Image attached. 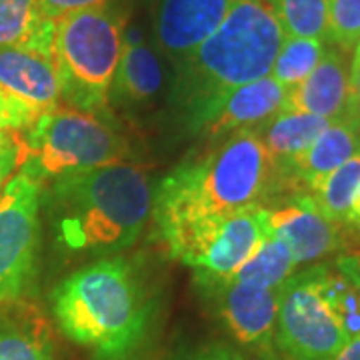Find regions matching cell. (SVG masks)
<instances>
[{"label":"cell","mask_w":360,"mask_h":360,"mask_svg":"<svg viewBox=\"0 0 360 360\" xmlns=\"http://www.w3.org/2000/svg\"><path fill=\"white\" fill-rule=\"evenodd\" d=\"M348 222H352L354 226L360 229V184L356 193L352 196V205H350V214H348Z\"/></svg>","instance_id":"cell-34"},{"label":"cell","mask_w":360,"mask_h":360,"mask_svg":"<svg viewBox=\"0 0 360 360\" xmlns=\"http://www.w3.org/2000/svg\"><path fill=\"white\" fill-rule=\"evenodd\" d=\"M176 360H260L246 354L238 348L222 345V342H212L205 347H196L193 350H186L176 356Z\"/></svg>","instance_id":"cell-30"},{"label":"cell","mask_w":360,"mask_h":360,"mask_svg":"<svg viewBox=\"0 0 360 360\" xmlns=\"http://www.w3.org/2000/svg\"><path fill=\"white\" fill-rule=\"evenodd\" d=\"M153 194L142 168L116 162L54 180L46 200L65 248L115 252L141 236Z\"/></svg>","instance_id":"cell-3"},{"label":"cell","mask_w":360,"mask_h":360,"mask_svg":"<svg viewBox=\"0 0 360 360\" xmlns=\"http://www.w3.org/2000/svg\"><path fill=\"white\" fill-rule=\"evenodd\" d=\"M262 222L290 248L296 266L333 252L340 245L336 222L316 208L310 196H298L278 208H260Z\"/></svg>","instance_id":"cell-12"},{"label":"cell","mask_w":360,"mask_h":360,"mask_svg":"<svg viewBox=\"0 0 360 360\" xmlns=\"http://www.w3.org/2000/svg\"><path fill=\"white\" fill-rule=\"evenodd\" d=\"M54 345L49 321L28 300L0 307V360H52Z\"/></svg>","instance_id":"cell-17"},{"label":"cell","mask_w":360,"mask_h":360,"mask_svg":"<svg viewBox=\"0 0 360 360\" xmlns=\"http://www.w3.org/2000/svg\"><path fill=\"white\" fill-rule=\"evenodd\" d=\"M0 89L37 115L60 103V82L51 54L20 46H0Z\"/></svg>","instance_id":"cell-14"},{"label":"cell","mask_w":360,"mask_h":360,"mask_svg":"<svg viewBox=\"0 0 360 360\" xmlns=\"http://www.w3.org/2000/svg\"><path fill=\"white\" fill-rule=\"evenodd\" d=\"M333 360H360V335L348 338Z\"/></svg>","instance_id":"cell-33"},{"label":"cell","mask_w":360,"mask_h":360,"mask_svg":"<svg viewBox=\"0 0 360 360\" xmlns=\"http://www.w3.org/2000/svg\"><path fill=\"white\" fill-rule=\"evenodd\" d=\"M108 0H39L40 13L44 18L56 22L58 18L68 16V14L82 13L90 8H101L106 6Z\"/></svg>","instance_id":"cell-28"},{"label":"cell","mask_w":360,"mask_h":360,"mask_svg":"<svg viewBox=\"0 0 360 360\" xmlns=\"http://www.w3.org/2000/svg\"><path fill=\"white\" fill-rule=\"evenodd\" d=\"M347 112L360 118V42L354 46V58L348 70V106Z\"/></svg>","instance_id":"cell-31"},{"label":"cell","mask_w":360,"mask_h":360,"mask_svg":"<svg viewBox=\"0 0 360 360\" xmlns=\"http://www.w3.org/2000/svg\"><path fill=\"white\" fill-rule=\"evenodd\" d=\"M348 66L338 46L326 49L321 63L300 84L288 89L281 110L335 120L347 112Z\"/></svg>","instance_id":"cell-15"},{"label":"cell","mask_w":360,"mask_h":360,"mask_svg":"<svg viewBox=\"0 0 360 360\" xmlns=\"http://www.w3.org/2000/svg\"><path fill=\"white\" fill-rule=\"evenodd\" d=\"M52 314L60 333L98 360H127L148 326V300L124 258H103L54 288Z\"/></svg>","instance_id":"cell-4"},{"label":"cell","mask_w":360,"mask_h":360,"mask_svg":"<svg viewBox=\"0 0 360 360\" xmlns=\"http://www.w3.org/2000/svg\"><path fill=\"white\" fill-rule=\"evenodd\" d=\"M336 269L354 286V290L360 295V248L347 252L336 260Z\"/></svg>","instance_id":"cell-32"},{"label":"cell","mask_w":360,"mask_h":360,"mask_svg":"<svg viewBox=\"0 0 360 360\" xmlns=\"http://www.w3.org/2000/svg\"><path fill=\"white\" fill-rule=\"evenodd\" d=\"M328 124L330 120L322 116L278 110L255 130L264 144L276 172L283 174L292 158L304 153Z\"/></svg>","instance_id":"cell-19"},{"label":"cell","mask_w":360,"mask_h":360,"mask_svg":"<svg viewBox=\"0 0 360 360\" xmlns=\"http://www.w3.org/2000/svg\"><path fill=\"white\" fill-rule=\"evenodd\" d=\"M324 286L328 300L342 322L348 338L360 335V295L354 290V286L338 270L328 269L324 276Z\"/></svg>","instance_id":"cell-25"},{"label":"cell","mask_w":360,"mask_h":360,"mask_svg":"<svg viewBox=\"0 0 360 360\" xmlns=\"http://www.w3.org/2000/svg\"><path fill=\"white\" fill-rule=\"evenodd\" d=\"M124 28V16L108 4L54 22L52 60L60 98L75 110L108 115V94L122 54Z\"/></svg>","instance_id":"cell-5"},{"label":"cell","mask_w":360,"mask_h":360,"mask_svg":"<svg viewBox=\"0 0 360 360\" xmlns=\"http://www.w3.org/2000/svg\"><path fill=\"white\" fill-rule=\"evenodd\" d=\"M328 40L348 51L360 42V0H328Z\"/></svg>","instance_id":"cell-26"},{"label":"cell","mask_w":360,"mask_h":360,"mask_svg":"<svg viewBox=\"0 0 360 360\" xmlns=\"http://www.w3.org/2000/svg\"><path fill=\"white\" fill-rule=\"evenodd\" d=\"M264 226V222H262ZM296 262L290 248L281 236L264 226L262 238L245 264L231 276V281L257 284L264 288H278L295 274Z\"/></svg>","instance_id":"cell-21"},{"label":"cell","mask_w":360,"mask_h":360,"mask_svg":"<svg viewBox=\"0 0 360 360\" xmlns=\"http://www.w3.org/2000/svg\"><path fill=\"white\" fill-rule=\"evenodd\" d=\"M214 302L220 321L243 347L262 360L276 359V309L278 288H264L238 281H220L200 286Z\"/></svg>","instance_id":"cell-10"},{"label":"cell","mask_w":360,"mask_h":360,"mask_svg":"<svg viewBox=\"0 0 360 360\" xmlns=\"http://www.w3.org/2000/svg\"><path fill=\"white\" fill-rule=\"evenodd\" d=\"M260 208L180 222L158 234L170 257L194 270L198 286L229 281L262 238Z\"/></svg>","instance_id":"cell-7"},{"label":"cell","mask_w":360,"mask_h":360,"mask_svg":"<svg viewBox=\"0 0 360 360\" xmlns=\"http://www.w3.org/2000/svg\"><path fill=\"white\" fill-rule=\"evenodd\" d=\"M165 72L160 58L144 42H122V54L116 66L108 104L132 106L155 98L162 89Z\"/></svg>","instance_id":"cell-18"},{"label":"cell","mask_w":360,"mask_h":360,"mask_svg":"<svg viewBox=\"0 0 360 360\" xmlns=\"http://www.w3.org/2000/svg\"><path fill=\"white\" fill-rule=\"evenodd\" d=\"M39 115L30 110L25 103L13 98L0 89V132L4 130H26Z\"/></svg>","instance_id":"cell-27"},{"label":"cell","mask_w":360,"mask_h":360,"mask_svg":"<svg viewBox=\"0 0 360 360\" xmlns=\"http://www.w3.org/2000/svg\"><path fill=\"white\" fill-rule=\"evenodd\" d=\"M324 52V40L284 37L283 46L270 68V77L278 80L286 90L292 89L316 68Z\"/></svg>","instance_id":"cell-23"},{"label":"cell","mask_w":360,"mask_h":360,"mask_svg":"<svg viewBox=\"0 0 360 360\" xmlns=\"http://www.w3.org/2000/svg\"><path fill=\"white\" fill-rule=\"evenodd\" d=\"M286 92L274 78L264 77L224 92L214 103L186 120L194 134L208 139H224L243 129H257L283 108Z\"/></svg>","instance_id":"cell-11"},{"label":"cell","mask_w":360,"mask_h":360,"mask_svg":"<svg viewBox=\"0 0 360 360\" xmlns=\"http://www.w3.org/2000/svg\"><path fill=\"white\" fill-rule=\"evenodd\" d=\"M232 0H158L155 13V32L160 49L179 65L210 37Z\"/></svg>","instance_id":"cell-13"},{"label":"cell","mask_w":360,"mask_h":360,"mask_svg":"<svg viewBox=\"0 0 360 360\" xmlns=\"http://www.w3.org/2000/svg\"><path fill=\"white\" fill-rule=\"evenodd\" d=\"M284 37L276 0H232L217 30L176 65L172 103L184 122L224 92L269 77Z\"/></svg>","instance_id":"cell-2"},{"label":"cell","mask_w":360,"mask_h":360,"mask_svg":"<svg viewBox=\"0 0 360 360\" xmlns=\"http://www.w3.org/2000/svg\"><path fill=\"white\" fill-rule=\"evenodd\" d=\"M274 176L278 172L257 130H236L205 156L182 162L158 182L153 194L156 231L260 208Z\"/></svg>","instance_id":"cell-1"},{"label":"cell","mask_w":360,"mask_h":360,"mask_svg":"<svg viewBox=\"0 0 360 360\" xmlns=\"http://www.w3.org/2000/svg\"><path fill=\"white\" fill-rule=\"evenodd\" d=\"M324 276L326 266H316L292 274L278 290L274 342L286 360H333L348 340Z\"/></svg>","instance_id":"cell-8"},{"label":"cell","mask_w":360,"mask_h":360,"mask_svg":"<svg viewBox=\"0 0 360 360\" xmlns=\"http://www.w3.org/2000/svg\"><path fill=\"white\" fill-rule=\"evenodd\" d=\"M129 142L103 116L75 108L40 115L20 139V170L40 184L120 162Z\"/></svg>","instance_id":"cell-6"},{"label":"cell","mask_w":360,"mask_h":360,"mask_svg":"<svg viewBox=\"0 0 360 360\" xmlns=\"http://www.w3.org/2000/svg\"><path fill=\"white\" fill-rule=\"evenodd\" d=\"M286 37L328 40V0H276Z\"/></svg>","instance_id":"cell-24"},{"label":"cell","mask_w":360,"mask_h":360,"mask_svg":"<svg viewBox=\"0 0 360 360\" xmlns=\"http://www.w3.org/2000/svg\"><path fill=\"white\" fill-rule=\"evenodd\" d=\"M360 153V118L345 112L322 130L319 139L304 153L292 158L283 176L300 180L309 191H314L333 170Z\"/></svg>","instance_id":"cell-16"},{"label":"cell","mask_w":360,"mask_h":360,"mask_svg":"<svg viewBox=\"0 0 360 360\" xmlns=\"http://www.w3.org/2000/svg\"><path fill=\"white\" fill-rule=\"evenodd\" d=\"M54 22L40 13L39 0H0V46L32 49L52 56Z\"/></svg>","instance_id":"cell-20"},{"label":"cell","mask_w":360,"mask_h":360,"mask_svg":"<svg viewBox=\"0 0 360 360\" xmlns=\"http://www.w3.org/2000/svg\"><path fill=\"white\" fill-rule=\"evenodd\" d=\"M42 184L20 170L0 193V307L22 298L34 278Z\"/></svg>","instance_id":"cell-9"},{"label":"cell","mask_w":360,"mask_h":360,"mask_svg":"<svg viewBox=\"0 0 360 360\" xmlns=\"http://www.w3.org/2000/svg\"><path fill=\"white\" fill-rule=\"evenodd\" d=\"M360 184V153L333 170L312 191V200L322 214L333 222H348L352 196Z\"/></svg>","instance_id":"cell-22"},{"label":"cell","mask_w":360,"mask_h":360,"mask_svg":"<svg viewBox=\"0 0 360 360\" xmlns=\"http://www.w3.org/2000/svg\"><path fill=\"white\" fill-rule=\"evenodd\" d=\"M16 168H20V136L18 130H4L0 132V186Z\"/></svg>","instance_id":"cell-29"}]
</instances>
